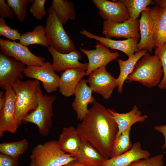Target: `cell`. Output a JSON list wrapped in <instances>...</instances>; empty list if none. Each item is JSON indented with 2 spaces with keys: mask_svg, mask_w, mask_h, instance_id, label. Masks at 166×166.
I'll use <instances>...</instances> for the list:
<instances>
[{
  "mask_svg": "<svg viewBox=\"0 0 166 166\" xmlns=\"http://www.w3.org/2000/svg\"><path fill=\"white\" fill-rule=\"evenodd\" d=\"M76 129L81 140L89 143L106 159L111 158L119 129L108 109L95 101Z\"/></svg>",
  "mask_w": 166,
  "mask_h": 166,
  "instance_id": "cell-1",
  "label": "cell"
},
{
  "mask_svg": "<svg viewBox=\"0 0 166 166\" xmlns=\"http://www.w3.org/2000/svg\"><path fill=\"white\" fill-rule=\"evenodd\" d=\"M11 86L15 94V117L19 126L25 117L37 107L42 91L39 81L36 80L23 81L17 78Z\"/></svg>",
  "mask_w": 166,
  "mask_h": 166,
  "instance_id": "cell-2",
  "label": "cell"
},
{
  "mask_svg": "<svg viewBox=\"0 0 166 166\" xmlns=\"http://www.w3.org/2000/svg\"><path fill=\"white\" fill-rule=\"evenodd\" d=\"M163 75V70L158 56L147 52L136 64L126 80L137 81L143 86L151 88L158 85Z\"/></svg>",
  "mask_w": 166,
  "mask_h": 166,
  "instance_id": "cell-3",
  "label": "cell"
},
{
  "mask_svg": "<svg viewBox=\"0 0 166 166\" xmlns=\"http://www.w3.org/2000/svg\"><path fill=\"white\" fill-rule=\"evenodd\" d=\"M29 166H62L76 160L59 147L57 140H52L36 145L30 156Z\"/></svg>",
  "mask_w": 166,
  "mask_h": 166,
  "instance_id": "cell-4",
  "label": "cell"
},
{
  "mask_svg": "<svg viewBox=\"0 0 166 166\" xmlns=\"http://www.w3.org/2000/svg\"><path fill=\"white\" fill-rule=\"evenodd\" d=\"M45 31L49 46L62 53L76 49L75 44L65 30L63 24L54 12L48 8Z\"/></svg>",
  "mask_w": 166,
  "mask_h": 166,
  "instance_id": "cell-5",
  "label": "cell"
},
{
  "mask_svg": "<svg viewBox=\"0 0 166 166\" xmlns=\"http://www.w3.org/2000/svg\"><path fill=\"white\" fill-rule=\"evenodd\" d=\"M56 98V96L44 94L42 91L39 97L37 107L25 117L22 122L35 124L40 135L47 136L52 126L53 104Z\"/></svg>",
  "mask_w": 166,
  "mask_h": 166,
  "instance_id": "cell-6",
  "label": "cell"
},
{
  "mask_svg": "<svg viewBox=\"0 0 166 166\" xmlns=\"http://www.w3.org/2000/svg\"><path fill=\"white\" fill-rule=\"evenodd\" d=\"M1 53L12 57L26 66H41L45 63V58L32 53L27 46L20 43L0 38Z\"/></svg>",
  "mask_w": 166,
  "mask_h": 166,
  "instance_id": "cell-7",
  "label": "cell"
},
{
  "mask_svg": "<svg viewBox=\"0 0 166 166\" xmlns=\"http://www.w3.org/2000/svg\"><path fill=\"white\" fill-rule=\"evenodd\" d=\"M23 74L27 77L41 81L48 93L54 92L58 89L60 76L55 73L52 63L49 61L41 66H26Z\"/></svg>",
  "mask_w": 166,
  "mask_h": 166,
  "instance_id": "cell-8",
  "label": "cell"
},
{
  "mask_svg": "<svg viewBox=\"0 0 166 166\" xmlns=\"http://www.w3.org/2000/svg\"><path fill=\"white\" fill-rule=\"evenodd\" d=\"M89 76L87 82L93 92L100 94L104 99H109L117 87V79L107 71L105 67L94 70Z\"/></svg>",
  "mask_w": 166,
  "mask_h": 166,
  "instance_id": "cell-9",
  "label": "cell"
},
{
  "mask_svg": "<svg viewBox=\"0 0 166 166\" xmlns=\"http://www.w3.org/2000/svg\"><path fill=\"white\" fill-rule=\"evenodd\" d=\"M6 101L0 111V138L5 132L12 133L16 132L19 126L15 117L16 96L10 86L4 89Z\"/></svg>",
  "mask_w": 166,
  "mask_h": 166,
  "instance_id": "cell-10",
  "label": "cell"
},
{
  "mask_svg": "<svg viewBox=\"0 0 166 166\" xmlns=\"http://www.w3.org/2000/svg\"><path fill=\"white\" fill-rule=\"evenodd\" d=\"M102 34L106 38H124L126 39L140 37L139 34V20L130 19L121 23L104 20L102 24Z\"/></svg>",
  "mask_w": 166,
  "mask_h": 166,
  "instance_id": "cell-11",
  "label": "cell"
},
{
  "mask_svg": "<svg viewBox=\"0 0 166 166\" xmlns=\"http://www.w3.org/2000/svg\"><path fill=\"white\" fill-rule=\"evenodd\" d=\"M95 49L88 50L80 48V51L85 55L88 60L86 76L100 68L105 67L111 61L117 59L120 56L117 52H113L101 43L96 42Z\"/></svg>",
  "mask_w": 166,
  "mask_h": 166,
  "instance_id": "cell-12",
  "label": "cell"
},
{
  "mask_svg": "<svg viewBox=\"0 0 166 166\" xmlns=\"http://www.w3.org/2000/svg\"><path fill=\"white\" fill-rule=\"evenodd\" d=\"M26 65L15 59L0 53V86L5 89L17 79H22Z\"/></svg>",
  "mask_w": 166,
  "mask_h": 166,
  "instance_id": "cell-13",
  "label": "cell"
},
{
  "mask_svg": "<svg viewBox=\"0 0 166 166\" xmlns=\"http://www.w3.org/2000/svg\"><path fill=\"white\" fill-rule=\"evenodd\" d=\"M98 10V14L104 20L121 23L129 19L127 9L120 0L112 2L107 0H93Z\"/></svg>",
  "mask_w": 166,
  "mask_h": 166,
  "instance_id": "cell-14",
  "label": "cell"
},
{
  "mask_svg": "<svg viewBox=\"0 0 166 166\" xmlns=\"http://www.w3.org/2000/svg\"><path fill=\"white\" fill-rule=\"evenodd\" d=\"M48 51L52 56V64L55 72H60L72 68L80 69L85 71L87 69L88 63L80 62L81 55L76 49L68 53H62L49 46L48 48Z\"/></svg>",
  "mask_w": 166,
  "mask_h": 166,
  "instance_id": "cell-15",
  "label": "cell"
},
{
  "mask_svg": "<svg viewBox=\"0 0 166 166\" xmlns=\"http://www.w3.org/2000/svg\"><path fill=\"white\" fill-rule=\"evenodd\" d=\"M87 83V80L85 79H82L80 81L75 89V98L72 104L77 119L81 121L89 112L88 105L96 101L92 95L93 91Z\"/></svg>",
  "mask_w": 166,
  "mask_h": 166,
  "instance_id": "cell-16",
  "label": "cell"
},
{
  "mask_svg": "<svg viewBox=\"0 0 166 166\" xmlns=\"http://www.w3.org/2000/svg\"><path fill=\"white\" fill-rule=\"evenodd\" d=\"M80 33L87 38L95 40L108 48L121 51L129 57L139 52L137 48L138 38L116 40L94 34L85 30L82 29Z\"/></svg>",
  "mask_w": 166,
  "mask_h": 166,
  "instance_id": "cell-17",
  "label": "cell"
},
{
  "mask_svg": "<svg viewBox=\"0 0 166 166\" xmlns=\"http://www.w3.org/2000/svg\"><path fill=\"white\" fill-rule=\"evenodd\" d=\"M149 9L147 7L141 13L139 20L140 39L137 44V48L139 51L146 50L151 53L155 45L154 23L150 15Z\"/></svg>",
  "mask_w": 166,
  "mask_h": 166,
  "instance_id": "cell-18",
  "label": "cell"
},
{
  "mask_svg": "<svg viewBox=\"0 0 166 166\" xmlns=\"http://www.w3.org/2000/svg\"><path fill=\"white\" fill-rule=\"evenodd\" d=\"M149 151L143 149L140 142H136L128 152L117 156L106 159L101 166H128L136 160L149 158Z\"/></svg>",
  "mask_w": 166,
  "mask_h": 166,
  "instance_id": "cell-19",
  "label": "cell"
},
{
  "mask_svg": "<svg viewBox=\"0 0 166 166\" xmlns=\"http://www.w3.org/2000/svg\"><path fill=\"white\" fill-rule=\"evenodd\" d=\"M85 75V71L80 69H70L63 71L61 74L59 81L58 89L60 93L65 97L74 95L78 83Z\"/></svg>",
  "mask_w": 166,
  "mask_h": 166,
  "instance_id": "cell-20",
  "label": "cell"
},
{
  "mask_svg": "<svg viewBox=\"0 0 166 166\" xmlns=\"http://www.w3.org/2000/svg\"><path fill=\"white\" fill-rule=\"evenodd\" d=\"M108 110L118 126L119 130L116 139L134 124L137 122H144L148 117L146 115H142L141 112L135 105L131 111L125 113H119L113 109H108Z\"/></svg>",
  "mask_w": 166,
  "mask_h": 166,
  "instance_id": "cell-21",
  "label": "cell"
},
{
  "mask_svg": "<svg viewBox=\"0 0 166 166\" xmlns=\"http://www.w3.org/2000/svg\"><path fill=\"white\" fill-rule=\"evenodd\" d=\"M81 141L76 128L72 126L63 127L57 140L63 151L73 156L78 152Z\"/></svg>",
  "mask_w": 166,
  "mask_h": 166,
  "instance_id": "cell-22",
  "label": "cell"
},
{
  "mask_svg": "<svg viewBox=\"0 0 166 166\" xmlns=\"http://www.w3.org/2000/svg\"><path fill=\"white\" fill-rule=\"evenodd\" d=\"M74 157L87 166H101L106 160L89 143L82 140L78 152Z\"/></svg>",
  "mask_w": 166,
  "mask_h": 166,
  "instance_id": "cell-23",
  "label": "cell"
},
{
  "mask_svg": "<svg viewBox=\"0 0 166 166\" xmlns=\"http://www.w3.org/2000/svg\"><path fill=\"white\" fill-rule=\"evenodd\" d=\"M147 52L146 50H142L128 57V59L126 60H123L120 58L118 59L120 69L119 75L117 78L118 93H122L125 81L133 71L136 63Z\"/></svg>",
  "mask_w": 166,
  "mask_h": 166,
  "instance_id": "cell-24",
  "label": "cell"
},
{
  "mask_svg": "<svg viewBox=\"0 0 166 166\" xmlns=\"http://www.w3.org/2000/svg\"><path fill=\"white\" fill-rule=\"evenodd\" d=\"M149 12L154 23L155 49L160 45L166 29V8L156 5L149 8Z\"/></svg>",
  "mask_w": 166,
  "mask_h": 166,
  "instance_id": "cell-25",
  "label": "cell"
},
{
  "mask_svg": "<svg viewBox=\"0 0 166 166\" xmlns=\"http://www.w3.org/2000/svg\"><path fill=\"white\" fill-rule=\"evenodd\" d=\"M53 10L63 24L69 20H75L76 13L73 3L67 0H53L48 8Z\"/></svg>",
  "mask_w": 166,
  "mask_h": 166,
  "instance_id": "cell-26",
  "label": "cell"
},
{
  "mask_svg": "<svg viewBox=\"0 0 166 166\" xmlns=\"http://www.w3.org/2000/svg\"><path fill=\"white\" fill-rule=\"evenodd\" d=\"M20 43L27 46L33 44H38L48 48L49 47L45 31V26L43 25L36 26L31 31L22 34Z\"/></svg>",
  "mask_w": 166,
  "mask_h": 166,
  "instance_id": "cell-27",
  "label": "cell"
},
{
  "mask_svg": "<svg viewBox=\"0 0 166 166\" xmlns=\"http://www.w3.org/2000/svg\"><path fill=\"white\" fill-rule=\"evenodd\" d=\"M29 144L25 139L15 142H3L0 144V153L18 160L19 156L27 150Z\"/></svg>",
  "mask_w": 166,
  "mask_h": 166,
  "instance_id": "cell-28",
  "label": "cell"
},
{
  "mask_svg": "<svg viewBox=\"0 0 166 166\" xmlns=\"http://www.w3.org/2000/svg\"><path fill=\"white\" fill-rule=\"evenodd\" d=\"M131 128V127L129 128L115 139L112 148L111 158L123 154L132 148L133 144L130 139Z\"/></svg>",
  "mask_w": 166,
  "mask_h": 166,
  "instance_id": "cell-29",
  "label": "cell"
},
{
  "mask_svg": "<svg viewBox=\"0 0 166 166\" xmlns=\"http://www.w3.org/2000/svg\"><path fill=\"white\" fill-rule=\"evenodd\" d=\"M123 2L128 11L129 18L135 20L140 14L149 5L155 4L153 0H120Z\"/></svg>",
  "mask_w": 166,
  "mask_h": 166,
  "instance_id": "cell-30",
  "label": "cell"
},
{
  "mask_svg": "<svg viewBox=\"0 0 166 166\" xmlns=\"http://www.w3.org/2000/svg\"><path fill=\"white\" fill-rule=\"evenodd\" d=\"M30 0H7L6 3L12 9L14 16L20 22L24 21L27 16L26 7Z\"/></svg>",
  "mask_w": 166,
  "mask_h": 166,
  "instance_id": "cell-31",
  "label": "cell"
},
{
  "mask_svg": "<svg viewBox=\"0 0 166 166\" xmlns=\"http://www.w3.org/2000/svg\"><path fill=\"white\" fill-rule=\"evenodd\" d=\"M22 34L19 30L12 29L7 25L4 18L0 17V36L15 41L20 40Z\"/></svg>",
  "mask_w": 166,
  "mask_h": 166,
  "instance_id": "cell-32",
  "label": "cell"
},
{
  "mask_svg": "<svg viewBox=\"0 0 166 166\" xmlns=\"http://www.w3.org/2000/svg\"><path fill=\"white\" fill-rule=\"evenodd\" d=\"M164 155L161 154L135 161L128 166H163Z\"/></svg>",
  "mask_w": 166,
  "mask_h": 166,
  "instance_id": "cell-33",
  "label": "cell"
},
{
  "mask_svg": "<svg viewBox=\"0 0 166 166\" xmlns=\"http://www.w3.org/2000/svg\"><path fill=\"white\" fill-rule=\"evenodd\" d=\"M155 54L157 55L160 61L163 70L162 78L158 87L166 89V42L163 45L155 49Z\"/></svg>",
  "mask_w": 166,
  "mask_h": 166,
  "instance_id": "cell-34",
  "label": "cell"
},
{
  "mask_svg": "<svg viewBox=\"0 0 166 166\" xmlns=\"http://www.w3.org/2000/svg\"><path fill=\"white\" fill-rule=\"evenodd\" d=\"M46 0H34L30 7V10L33 15L37 20H42L47 14L45 8Z\"/></svg>",
  "mask_w": 166,
  "mask_h": 166,
  "instance_id": "cell-35",
  "label": "cell"
},
{
  "mask_svg": "<svg viewBox=\"0 0 166 166\" xmlns=\"http://www.w3.org/2000/svg\"><path fill=\"white\" fill-rule=\"evenodd\" d=\"M0 15L3 18L14 19V12L5 0H0Z\"/></svg>",
  "mask_w": 166,
  "mask_h": 166,
  "instance_id": "cell-36",
  "label": "cell"
},
{
  "mask_svg": "<svg viewBox=\"0 0 166 166\" xmlns=\"http://www.w3.org/2000/svg\"><path fill=\"white\" fill-rule=\"evenodd\" d=\"M18 160L6 154L0 153V166H17Z\"/></svg>",
  "mask_w": 166,
  "mask_h": 166,
  "instance_id": "cell-37",
  "label": "cell"
},
{
  "mask_svg": "<svg viewBox=\"0 0 166 166\" xmlns=\"http://www.w3.org/2000/svg\"><path fill=\"white\" fill-rule=\"evenodd\" d=\"M154 129L160 132L163 135L164 142L162 146V148L163 149L166 150V125H156L154 127Z\"/></svg>",
  "mask_w": 166,
  "mask_h": 166,
  "instance_id": "cell-38",
  "label": "cell"
},
{
  "mask_svg": "<svg viewBox=\"0 0 166 166\" xmlns=\"http://www.w3.org/2000/svg\"><path fill=\"white\" fill-rule=\"evenodd\" d=\"M6 98L5 93L1 91L0 92V111L3 107L5 102Z\"/></svg>",
  "mask_w": 166,
  "mask_h": 166,
  "instance_id": "cell-39",
  "label": "cell"
},
{
  "mask_svg": "<svg viewBox=\"0 0 166 166\" xmlns=\"http://www.w3.org/2000/svg\"><path fill=\"white\" fill-rule=\"evenodd\" d=\"M62 166H87L82 164L76 160L71 161Z\"/></svg>",
  "mask_w": 166,
  "mask_h": 166,
  "instance_id": "cell-40",
  "label": "cell"
},
{
  "mask_svg": "<svg viewBox=\"0 0 166 166\" xmlns=\"http://www.w3.org/2000/svg\"><path fill=\"white\" fill-rule=\"evenodd\" d=\"M156 5L162 8H166V0H154Z\"/></svg>",
  "mask_w": 166,
  "mask_h": 166,
  "instance_id": "cell-41",
  "label": "cell"
},
{
  "mask_svg": "<svg viewBox=\"0 0 166 166\" xmlns=\"http://www.w3.org/2000/svg\"><path fill=\"white\" fill-rule=\"evenodd\" d=\"M166 42V29L164 33L160 45L161 46Z\"/></svg>",
  "mask_w": 166,
  "mask_h": 166,
  "instance_id": "cell-42",
  "label": "cell"
}]
</instances>
